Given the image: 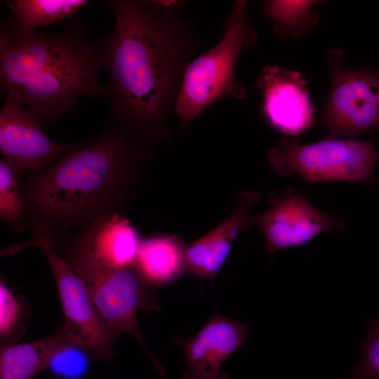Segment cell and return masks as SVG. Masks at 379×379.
<instances>
[{"instance_id":"obj_8","label":"cell","mask_w":379,"mask_h":379,"mask_svg":"<svg viewBox=\"0 0 379 379\" xmlns=\"http://www.w3.org/2000/svg\"><path fill=\"white\" fill-rule=\"evenodd\" d=\"M81 279L105 325L117 337L124 332L132 335L149 354L159 373L164 375L163 366L148 347L137 318L138 311L159 310L155 296L158 288L147 281L134 265Z\"/></svg>"},{"instance_id":"obj_10","label":"cell","mask_w":379,"mask_h":379,"mask_svg":"<svg viewBox=\"0 0 379 379\" xmlns=\"http://www.w3.org/2000/svg\"><path fill=\"white\" fill-rule=\"evenodd\" d=\"M88 141L62 144L49 138L34 115L15 98L0 109V152L19 180L40 174L67 152Z\"/></svg>"},{"instance_id":"obj_13","label":"cell","mask_w":379,"mask_h":379,"mask_svg":"<svg viewBox=\"0 0 379 379\" xmlns=\"http://www.w3.org/2000/svg\"><path fill=\"white\" fill-rule=\"evenodd\" d=\"M247 334L245 324L215 311L197 334L186 339L175 338L187 364V371L180 379H230L222 364L244 345Z\"/></svg>"},{"instance_id":"obj_6","label":"cell","mask_w":379,"mask_h":379,"mask_svg":"<svg viewBox=\"0 0 379 379\" xmlns=\"http://www.w3.org/2000/svg\"><path fill=\"white\" fill-rule=\"evenodd\" d=\"M31 239L17 250L39 247L44 253L57 284L65 317L63 329L71 342L93 357L109 361L117 336L97 313L87 288L70 265L53 245L43 227L31 224Z\"/></svg>"},{"instance_id":"obj_21","label":"cell","mask_w":379,"mask_h":379,"mask_svg":"<svg viewBox=\"0 0 379 379\" xmlns=\"http://www.w3.org/2000/svg\"><path fill=\"white\" fill-rule=\"evenodd\" d=\"M351 378L379 379V316L368 324L361 359Z\"/></svg>"},{"instance_id":"obj_19","label":"cell","mask_w":379,"mask_h":379,"mask_svg":"<svg viewBox=\"0 0 379 379\" xmlns=\"http://www.w3.org/2000/svg\"><path fill=\"white\" fill-rule=\"evenodd\" d=\"M22 182L11 166L4 159H1L0 217L17 232H22L31 226Z\"/></svg>"},{"instance_id":"obj_16","label":"cell","mask_w":379,"mask_h":379,"mask_svg":"<svg viewBox=\"0 0 379 379\" xmlns=\"http://www.w3.org/2000/svg\"><path fill=\"white\" fill-rule=\"evenodd\" d=\"M69 344L73 343L61 327L37 340L1 347L0 379H32L50 367L54 356Z\"/></svg>"},{"instance_id":"obj_15","label":"cell","mask_w":379,"mask_h":379,"mask_svg":"<svg viewBox=\"0 0 379 379\" xmlns=\"http://www.w3.org/2000/svg\"><path fill=\"white\" fill-rule=\"evenodd\" d=\"M186 248L178 235H153L142 239L134 265L147 281L159 288L187 272Z\"/></svg>"},{"instance_id":"obj_12","label":"cell","mask_w":379,"mask_h":379,"mask_svg":"<svg viewBox=\"0 0 379 379\" xmlns=\"http://www.w3.org/2000/svg\"><path fill=\"white\" fill-rule=\"evenodd\" d=\"M257 86L262 96L264 114L279 132L297 135L315 123L306 81L300 72L279 65L265 66Z\"/></svg>"},{"instance_id":"obj_18","label":"cell","mask_w":379,"mask_h":379,"mask_svg":"<svg viewBox=\"0 0 379 379\" xmlns=\"http://www.w3.org/2000/svg\"><path fill=\"white\" fill-rule=\"evenodd\" d=\"M324 1L270 0L263 2L262 9L273 22L274 34L281 39L300 37L317 24L319 14L312 10Z\"/></svg>"},{"instance_id":"obj_3","label":"cell","mask_w":379,"mask_h":379,"mask_svg":"<svg viewBox=\"0 0 379 379\" xmlns=\"http://www.w3.org/2000/svg\"><path fill=\"white\" fill-rule=\"evenodd\" d=\"M101 39L75 22L48 36L20 29L12 16L0 24V86L18 99L41 125L74 109L81 96L108 95L98 78Z\"/></svg>"},{"instance_id":"obj_23","label":"cell","mask_w":379,"mask_h":379,"mask_svg":"<svg viewBox=\"0 0 379 379\" xmlns=\"http://www.w3.org/2000/svg\"><path fill=\"white\" fill-rule=\"evenodd\" d=\"M376 74L378 75L379 77V70L378 72H376Z\"/></svg>"},{"instance_id":"obj_4","label":"cell","mask_w":379,"mask_h":379,"mask_svg":"<svg viewBox=\"0 0 379 379\" xmlns=\"http://www.w3.org/2000/svg\"><path fill=\"white\" fill-rule=\"evenodd\" d=\"M248 4L246 0L234 2L221 39L188 65L173 114L182 129L214 102L246 97L244 86L237 78V62L242 51L258 39L247 18Z\"/></svg>"},{"instance_id":"obj_20","label":"cell","mask_w":379,"mask_h":379,"mask_svg":"<svg viewBox=\"0 0 379 379\" xmlns=\"http://www.w3.org/2000/svg\"><path fill=\"white\" fill-rule=\"evenodd\" d=\"M31 308L26 300L14 294L0 281V338L1 347L15 345L26 331Z\"/></svg>"},{"instance_id":"obj_11","label":"cell","mask_w":379,"mask_h":379,"mask_svg":"<svg viewBox=\"0 0 379 379\" xmlns=\"http://www.w3.org/2000/svg\"><path fill=\"white\" fill-rule=\"evenodd\" d=\"M270 208L255 218L254 224L262 233L269 254L304 244L326 230L344 231V221L312 205L304 193L290 187L267 196Z\"/></svg>"},{"instance_id":"obj_14","label":"cell","mask_w":379,"mask_h":379,"mask_svg":"<svg viewBox=\"0 0 379 379\" xmlns=\"http://www.w3.org/2000/svg\"><path fill=\"white\" fill-rule=\"evenodd\" d=\"M234 200L237 206L228 218L201 238L187 245V272L213 283L239 232L254 224L255 216L252 208L260 201V195L255 191H244Z\"/></svg>"},{"instance_id":"obj_17","label":"cell","mask_w":379,"mask_h":379,"mask_svg":"<svg viewBox=\"0 0 379 379\" xmlns=\"http://www.w3.org/2000/svg\"><path fill=\"white\" fill-rule=\"evenodd\" d=\"M88 3L86 0L6 1L17 26L28 32L71 18Z\"/></svg>"},{"instance_id":"obj_2","label":"cell","mask_w":379,"mask_h":379,"mask_svg":"<svg viewBox=\"0 0 379 379\" xmlns=\"http://www.w3.org/2000/svg\"><path fill=\"white\" fill-rule=\"evenodd\" d=\"M155 145L117 125L67 152L44 172L27 176L22 189L31 223L53 240L120 213Z\"/></svg>"},{"instance_id":"obj_1","label":"cell","mask_w":379,"mask_h":379,"mask_svg":"<svg viewBox=\"0 0 379 379\" xmlns=\"http://www.w3.org/2000/svg\"><path fill=\"white\" fill-rule=\"evenodd\" d=\"M114 29L101 39V69L109 76V126H126L155 144L170 140L186 69L200 40L185 1L111 0Z\"/></svg>"},{"instance_id":"obj_5","label":"cell","mask_w":379,"mask_h":379,"mask_svg":"<svg viewBox=\"0 0 379 379\" xmlns=\"http://www.w3.org/2000/svg\"><path fill=\"white\" fill-rule=\"evenodd\" d=\"M268 159L281 176L293 173L307 182H359L375 185L373 171L379 152L373 140H330L304 145L293 138L279 140Z\"/></svg>"},{"instance_id":"obj_9","label":"cell","mask_w":379,"mask_h":379,"mask_svg":"<svg viewBox=\"0 0 379 379\" xmlns=\"http://www.w3.org/2000/svg\"><path fill=\"white\" fill-rule=\"evenodd\" d=\"M142 240L131 221L115 212L85 230L50 241L81 278L134 265Z\"/></svg>"},{"instance_id":"obj_7","label":"cell","mask_w":379,"mask_h":379,"mask_svg":"<svg viewBox=\"0 0 379 379\" xmlns=\"http://www.w3.org/2000/svg\"><path fill=\"white\" fill-rule=\"evenodd\" d=\"M331 74V91L320 122L326 130V139L350 140L379 130V77L363 67L348 69L339 48L326 53Z\"/></svg>"},{"instance_id":"obj_24","label":"cell","mask_w":379,"mask_h":379,"mask_svg":"<svg viewBox=\"0 0 379 379\" xmlns=\"http://www.w3.org/2000/svg\"><path fill=\"white\" fill-rule=\"evenodd\" d=\"M351 379H359V378H351Z\"/></svg>"},{"instance_id":"obj_22","label":"cell","mask_w":379,"mask_h":379,"mask_svg":"<svg viewBox=\"0 0 379 379\" xmlns=\"http://www.w3.org/2000/svg\"><path fill=\"white\" fill-rule=\"evenodd\" d=\"M82 351L84 350L77 345H67L54 356L50 367L58 374L65 377L79 376L85 371L87 364Z\"/></svg>"}]
</instances>
